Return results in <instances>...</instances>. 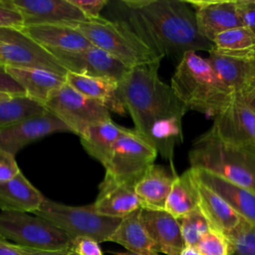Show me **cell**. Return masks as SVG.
<instances>
[{
    "label": "cell",
    "instance_id": "obj_1",
    "mask_svg": "<svg viewBox=\"0 0 255 255\" xmlns=\"http://www.w3.org/2000/svg\"><path fill=\"white\" fill-rule=\"evenodd\" d=\"M159 66L160 62H154L129 69L120 87L134 129L175 170L174 149L183 140L182 120L188 110L171 86L160 80Z\"/></svg>",
    "mask_w": 255,
    "mask_h": 255
},
{
    "label": "cell",
    "instance_id": "obj_2",
    "mask_svg": "<svg viewBox=\"0 0 255 255\" xmlns=\"http://www.w3.org/2000/svg\"><path fill=\"white\" fill-rule=\"evenodd\" d=\"M126 22L162 60L177 63L187 52L213 49L198 31L195 13L185 0H124Z\"/></svg>",
    "mask_w": 255,
    "mask_h": 255
},
{
    "label": "cell",
    "instance_id": "obj_3",
    "mask_svg": "<svg viewBox=\"0 0 255 255\" xmlns=\"http://www.w3.org/2000/svg\"><path fill=\"white\" fill-rule=\"evenodd\" d=\"M170 86L188 111L212 117L217 116L234 96L207 59L196 52L185 53L177 63Z\"/></svg>",
    "mask_w": 255,
    "mask_h": 255
},
{
    "label": "cell",
    "instance_id": "obj_4",
    "mask_svg": "<svg viewBox=\"0 0 255 255\" xmlns=\"http://www.w3.org/2000/svg\"><path fill=\"white\" fill-rule=\"evenodd\" d=\"M188 160L191 168L208 171L255 193V146L225 141L209 128L193 140Z\"/></svg>",
    "mask_w": 255,
    "mask_h": 255
},
{
    "label": "cell",
    "instance_id": "obj_5",
    "mask_svg": "<svg viewBox=\"0 0 255 255\" xmlns=\"http://www.w3.org/2000/svg\"><path fill=\"white\" fill-rule=\"evenodd\" d=\"M90 43L107 52L128 68L161 62L125 20L101 18L74 25Z\"/></svg>",
    "mask_w": 255,
    "mask_h": 255
},
{
    "label": "cell",
    "instance_id": "obj_6",
    "mask_svg": "<svg viewBox=\"0 0 255 255\" xmlns=\"http://www.w3.org/2000/svg\"><path fill=\"white\" fill-rule=\"evenodd\" d=\"M33 214L42 217L64 231L70 238L87 236L99 243L109 241L122 218L104 216L96 212L93 204L70 206L44 198Z\"/></svg>",
    "mask_w": 255,
    "mask_h": 255
},
{
    "label": "cell",
    "instance_id": "obj_7",
    "mask_svg": "<svg viewBox=\"0 0 255 255\" xmlns=\"http://www.w3.org/2000/svg\"><path fill=\"white\" fill-rule=\"evenodd\" d=\"M0 236L14 244L39 250H64L71 248V238L48 220L26 212L2 211Z\"/></svg>",
    "mask_w": 255,
    "mask_h": 255
},
{
    "label": "cell",
    "instance_id": "obj_8",
    "mask_svg": "<svg viewBox=\"0 0 255 255\" xmlns=\"http://www.w3.org/2000/svg\"><path fill=\"white\" fill-rule=\"evenodd\" d=\"M156 148L134 128H127L113 149L105 175L120 183L135 185L154 163Z\"/></svg>",
    "mask_w": 255,
    "mask_h": 255
},
{
    "label": "cell",
    "instance_id": "obj_9",
    "mask_svg": "<svg viewBox=\"0 0 255 255\" xmlns=\"http://www.w3.org/2000/svg\"><path fill=\"white\" fill-rule=\"evenodd\" d=\"M44 106L58 117L71 132L79 136L93 125L112 121L110 111L106 107L81 94L68 83L56 90Z\"/></svg>",
    "mask_w": 255,
    "mask_h": 255
},
{
    "label": "cell",
    "instance_id": "obj_10",
    "mask_svg": "<svg viewBox=\"0 0 255 255\" xmlns=\"http://www.w3.org/2000/svg\"><path fill=\"white\" fill-rule=\"evenodd\" d=\"M0 63L6 67L48 70L66 77V69L48 50L18 28L0 27Z\"/></svg>",
    "mask_w": 255,
    "mask_h": 255
},
{
    "label": "cell",
    "instance_id": "obj_11",
    "mask_svg": "<svg viewBox=\"0 0 255 255\" xmlns=\"http://www.w3.org/2000/svg\"><path fill=\"white\" fill-rule=\"evenodd\" d=\"M49 52L67 72L79 75L107 78L121 83L129 71V68L119 60L95 46L74 52L59 50H50Z\"/></svg>",
    "mask_w": 255,
    "mask_h": 255
},
{
    "label": "cell",
    "instance_id": "obj_12",
    "mask_svg": "<svg viewBox=\"0 0 255 255\" xmlns=\"http://www.w3.org/2000/svg\"><path fill=\"white\" fill-rule=\"evenodd\" d=\"M210 129L225 141L255 146V112L242 95L234 94L230 103L214 117Z\"/></svg>",
    "mask_w": 255,
    "mask_h": 255
},
{
    "label": "cell",
    "instance_id": "obj_13",
    "mask_svg": "<svg viewBox=\"0 0 255 255\" xmlns=\"http://www.w3.org/2000/svg\"><path fill=\"white\" fill-rule=\"evenodd\" d=\"M56 132H71L70 128L48 110L0 130V149L13 155L26 145Z\"/></svg>",
    "mask_w": 255,
    "mask_h": 255
},
{
    "label": "cell",
    "instance_id": "obj_14",
    "mask_svg": "<svg viewBox=\"0 0 255 255\" xmlns=\"http://www.w3.org/2000/svg\"><path fill=\"white\" fill-rule=\"evenodd\" d=\"M23 18V26L56 24L74 26L89 20L70 0H9Z\"/></svg>",
    "mask_w": 255,
    "mask_h": 255
},
{
    "label": "cell",
    "instance_id": "obj_15",
    "mask_svg": "<svg viewBox=\"0 0 255 255\" xmlns=\"http://www.w3.org/2000/svg\"><path fill=\"white\" fill-rule=\"evenodd\" d=\"M195 13L199 33L212 43L229 29L242 26L235 0H186Z\"/></svg>",
    "mask_w": 255,
    "mask_h": 255
},
{
    "label": "cell",
    "instance_id": "obj_16",
    "mask_svg": "<svg viewBox=\"0 0 255 255\" xmlns=\"http://www.w3.org/2000/svg\"><path fill=\"white\" fill-rule=\"evenodd\" d=\"M141 221L157 252L180 255L185 248L178 220L165 210L140 209Z\"/></svg>",
    "mask_w": 255,
    "mask_h": 255
},
{
    "label": "cell",
    "instance_id": "obj_17",
    "mask_svg": "<svg viewBox=\"0 0 255 255\" xmlns=\"http://www.w3.org/2000/svg\"><path fill=\"white\" fill-rule=\"evenodd\" d=\"M134 186L117 182L105 175L99 185L98 196L93 203L96 212L104 216L124 218L141 208Z\"/></svg>",
    "mask_w": 255,
    "mask_h": 255
},
{
    "label": "cell",
    "instance_id": "obj_18",
    "mask_svg": "<svg viewBox=\"0 0 255 255\" xmlns=\"http://www.w3.org/2000/svg\"><path fill=\"white\" fill-rule=\"evenodd\" d=\"M191 170L199 183L218 194L241 218L255 225L254 192L208 171L195 168Z\"/></svg>",
    "mask_w": 255,
    "mask_h": 255
},
{
    "label": "cell",
    "instance_id": "obj_19",
    "mask_svg": "<svg viewBox=\"0 0 255 255\" xmlns=\"http://www.w3.org/2000/svg\"><path fill=\"white\" fill-rule=\"evenodd\" d=\"M22 32L46 50L81 51L92 47L90 41L74 26L42 24L22 26Z\"/></svg>",
    "mask_w": 255,
    "mask_h": 255
},
{
    "label": "cell",
    "instance_id": "obj_20",
    "mask_svg": "<svg viewBox=\"0 0 255 255\" xmlns=\"http://www.w3.org/2000/svg\"><path fill=\"white\" fill-rule=\"evenodd\" d=\"M176 175L170 167L154 163L149 166L134 186L141 208L164 210Z\"/></svg>",
    "mask_w": 255,
    "mask_h": 255
},
{
    "label": "cell",
    "instance_id": "obj_21",
    "mask_svg": "<svg viewBox=\"0 0 255 255\" xmlns=\"http://www.w3.org/2000/svg\"><path fill=\"white\" fill-rule=\"evenodd\" d=\"M66 81L81 94L101 103L110 112L122 116L128 113L123 101L120 83L107 78L90 77L71 72L67 73Z\"/></svg>",
    "mask_w": 255,
    "mask_h": 255
},
{
    "label": "cell",
    "instance_id": "obj_22",
    "mask_svg": "<svg viewBox=\"0 0 255 255\" xmlns=\"http://www.w3.org/2000/svg\"><path fill=\"white\" fill-rule=\"evenodd\" d=\"M44 198L22 171L12 179L0 182V209L2 211L33 213L40 207Z\"/></svg>",
    "mask_w": 255,
    "mask_h": 255
},
{
    "label": "cell",
    "instance_id": "obj_23",
    "mask_svg": "<svg viewBox=\"0 0 255 255\" xmlns=\"http://www.w3.org/2000/svg\"><path fill=\"white\" fill-rule=\"evenodd\" d=\"M8 73L24 89L26 96L42 105L64 84L66 77L48 70L36 68L6 67Z\"/></svg>",
    "mask_w": 255,
    "mask_h": 255
},
{
    "label": "cell",
    "instance_id": "obj_24",
    "mask_svg": "<svg viewBox=\"0 0 255 255\" xmlns=\"http://www.w3.org/2000/svg\"><path fill=\"white\" fill-rule=\"evenodd\" d=\"M127 128L109 121L89 127L79 137L84 149L106 167L111 159L116 142L126 132Z\"/></svg>",
    "mask_w": 255,
    "mask_h": 255
},
{
    "label": "cell",
    "instance_id": "obj_25",
    "mask_svg": "<svg viewBox=\"0 0 255 255\" xmlns=\"http://www.w3.org/2000/svg\"><path fill=\"white\" fill-rule=\"evenodd\" d=\"M140 209L122 218L120 225L110 237L109 242L118 243L128 251L137 255H159L141 221Z\"/></svg>",
    "mask_w": 255,
    "mask_h": 255
},
{
    "label": "cell",
    "instance_id": "obj_26",
    "mask_svg": "<svg viewBox=\"0 0 255 255\" xmlns=\"http://www.w3.org/2000/svg\"><path fill=\"white\" fill-rule=\"evenodd\" d=\"M206 58L211 68L223 84L233 93L244 95L249 86L252 60H242L221 55L214 49L208 52Z\"/></svg>",
    "mask_w": 255,
    "mask_h": 255
},
{
    "label": "cell",
    "instance_id": "obj_27",
    "mask_svg": "<svg viewBox=\"0 0 255 255\" xmlns=\"http://www.w3.org/2000/svg\"><path fill=\"white\" fill-rule=\"evenodd\" d=\"M197 184L199 209L207 219L211 229L225 236L240 222L241 217L218 194L198 181Z\"/></svg>",
    "mask_w": 255,
    "mask_h": 255
},
{
    "label": "cell",
    "instance_id": "obj_28",
    "mask_svg": "<svg viewBox=\"0 0 255 255\" xmlns=\"http://www.w3.org/2000/svg\"><path fill=\"white\" fill-rule=\"evenodd\" d=\"M198 184L189 167L183 173L176 175L166 199L164 210L178 219L198 208Z\"/></svg>",
    "mask_w": 255,
    "mask_h": 255
},
{
    "label": "cell",
    "instance_id": "obj_29",
    "mask_svg": "<svg viewBox=\"0 0 255 255\" xmlns=\"http://www.w3.org/2000/svg\"><path fill=\"white\" fill-rule=\"evenodd\" d=\"M212 44L213 49L224 56L249 61L255 58V34L244 26L218 34Z\"/></svg>",
    "mask_w": 255,
    "mask_h": 255
},
{
    "label": "cell",
    "instance_id": "obj_30",
    "mask_svg": "<svg viewBox=\"0 0 255 255\" xmlns=\"http://www.w3.org/2000/svg\"><path fill=\"white\" fill-rule=\"evenodd\" d=\"M44 105L28 97H8L0 100V130L27 118L46 112Z\"/></svg>",
    "mask_w": 255,
    "mask_h": 255
},
{
    "label": "cell",
    "instance_id": "obj_31",
    "mask_svg": "<svg viewBox=\"0 0 255 255\" xmlns=\"http://www.w3.org/2000/svg\"><path fill=\"white\" fill-rule=\"evenodd\" d=\"M225 237L228 242V255H255L254 224L241 218Z\"/></svg>",
    "mask_w": 255,
    "mask_h": 255
},
{
    "label": "cell",
    "instance_id": "obj_32",
    "mask_svg": "<svg viewBox=\"0 0 255 255\" xmlns=\"http://www.w3.org/2000/svg\"><path fill=\"white\" fill-rule=\"evenodd\" d=\"M177 220L185 247L195 248L200 239L211 229L199 207Z\"/></svg>",
    "mask_w": 255,
    "mask_h": 255
},
{
    "label": "cell",
    "instance_id": "obj_33",
    "mask_svg": "<svg viewBox=\"0 0 255 255\" xmlns=\"http://www.w3.org/2000/svg\"><path fill=\"white\" fill-rule=\"evenodd\" d=\"M201 255H228L226 237L218 231L210 229L195 247Z\"/></svg>",
    "mask_w": 255,
    "mask_h": 255
},
{
    "label": "cell",
    "instance_id": "obj_34",
    "mask_svg": "<svg viewBox=\"0 0 255 255\" xmlns=\"http://www.w3.org/2000/svg\"><path fill=\"white\" fill-rule=\"evenodd\" d=\"M23 18L9 0H0V27L20 28Z\"/></svg>",
    "mask_w": 255,
    "mask_h": 255
},
{
    "label": "cell",
    "instance_id": "obj_35",
    "mask_svg": "<svg viewBox=\"0 0 255 255\" xmlns=\"http://www.w3.org/2000/svg\"><path fill=\"white\" fill-rule=\"evenodd\" d=\"M0 94L12 97H27L24 89L8 73L5 65L0 63Z\"/></svg>",
    "mask_w": 255,
    "mask_h": 255
},
{
    "label": "cell",
    "instance_id": "obj_36",
    "mask_svg": "<svg viewBox=\"0 0 255 255\" xmlns=\"http://www.w3.org/2000/svg\"><path fill=\"white\" fill-rule=\"evenodd\" d=\"M89 20L101 19V11L109 4L108 0H70Z\"/></svg>",
    "mask_w": 255,
    "mask_h": 255
},
{
    "label": "cell",
    "instance_id": "obj_37",
    "mask_svg": "<svg viewBox=\"0 0 255 255\" xmlns=\"http://www.w3.org/2000/svg\"><path fill=\"white\" fill-rule=\"evenodd\" d=\"M72 251L76 252L78 255H104L100 243L87 236H80L74 238L71 242Z\"/></svg>",
    "mask_w": 255,
    "mask_h": 255
},
{
    "label": "cell",
    "instance_id": "obj_38",
    "mask_svg": "<svg viewBox=\"0 0 255 255\" xmlns=\"http://www.w3.org/2000/svg\"><path fill=\"white\" fill-rule=\"evenodd\" d=\"M237 13L242 26L255 34V0H235Z\"/></svg>",
    "mask_w": 255,
    "mask_h": 255
},
{
    "label": "cell",
    "instance_id": "obj_39",
    "mask_svg": "<svg viewBox=\"0 0 255 255\" xmlns=\"http://www.w3.org/2000/svg\"><path fill=\"white\" fill-rule=\"evenodd\" d=\"M19 172L21 169L15 160V155L0 149V182L12 179Z\"/></svg>",
    "mask_w": 255,
    "mask_h": 255
},
{
    "label": "cell",
    "instance_id": "obj_40",
    "mask_svg": "<svg viewBox=\"0 0 255 255\" xmlns=\"http://www.w3.org/2000/svg\"><path fill=\"white\" fill-rule=\"evenodd\" d=\"M19 246V245H18ZM23 255H68L70 249L64 250H39L19 246Z\"/></svg>",
    "mask_w": 255,
    "mask_h": 255
},
{
    "label": "cell",
    "instance_id": "obj_41",
    "mask_svg": "<svg viewBox=\"0 0 255 255\" xmlns=\"http://www.w3.org/2000/svg\"><path fill=\"white\" fill-rule=\"evenodd\" d=\"M0 255H23L18 245L9 243L0 236Z\"/></svg>",
    "mask_w": 255,
    "mask_h": 255
},
{
    "label": "cell",
    "instance_id": "obj_42",
    "mask_svg": "<svg viewBox=\"0 0 255 255\" xmlns=\"http://www.w3.org/2000/svg\"><path fill=\"white\" fill-rule=\"evenodd\" d=\"M243 99H244L245 103L247 104V106L253 112H255V91H250V92L246 93L245 95H243Z\"/></svg>",
    "mask_w": 255,
    "mask_h": 255
},
{
    "label": "cell",
    "instance_id": "obj_43",
    "mask_svg": "<svg viewBox=\"0 0 255 255\" xmlns=\"http://www.w3.org/2000/svg\"><path fill=\"white\" fill-rule=\"evenodd\" d=\"M250 91H255V58L251 62V77H250V81H249L248 90L246 93H248Z\"/></svg>",
    "mask_w": 255,
    "mask_h": 255
},
{
    "label": "cell",
    "instance_id": "obj_44",
    "mask_svg": "<svg viewBox=\"0 0 255 255\" xmlns=\"http://www.w3.org/2000/svg\"><path fill=\"white\" fill-rule=\"evenodd\" d=\"M180 255H201L196 248L192 247H185Z\"/></svg>",
    "mask_w": 255,
    "mask_h": 255
},
{
    "label": "cell",
    "instance_id": "obj_45",
    "mask_svg": "<svg viewBox=\"0 0 255 255\" xmlns=\"http://www.w3.org/2000/svg\"><path fill=\"white\" fill-rule=\"evenodd\" d=\"M112 254L114 255H137L135 253H132V252H129V251H122V252H111Z\"/></svg>",
    "mask_w": 255,
    "mask_h": 255
},
{
    "label": "cell",
    "instance_id": "obj_46",
    "mask_svg": "<svg viewBox=\"0 0 255 255\" xmlns=\"http://www.w3.org/2000/svg\"><path fill=\"white\" fill-rule=\"evenodd\" d=\"M8 97H12V96H8V95H3V94H0V100H1V99H5V98H8Z\"/></svg>",
    "mask_w": 255,
    "mask_h": 255
},
{
    "label": "cell",
    "instance_id": "obj_47",
    "mask_svg": "<svg viewBox=\"0 0 255 255\" xmlns=\"http://www.w3.org/2000/svg\"><path fill=\"white\" fill-rule=\"evenodd\" d=\"M68 255H78L76 252H74V251H72L71 249H70V251H69V254Z\"/></svg>",
    "mask_w": 255,
    "mask_h": 255
}]
</instances>
